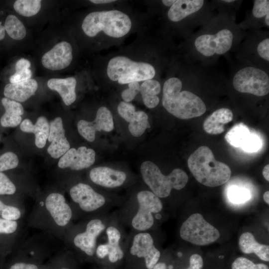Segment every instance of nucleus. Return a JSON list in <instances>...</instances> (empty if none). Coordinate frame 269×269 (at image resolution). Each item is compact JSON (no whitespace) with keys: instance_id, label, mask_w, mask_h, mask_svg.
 Returning <instances> with one entry per match:
<instances>
[{"instance_id":"obj_33","label":"nucleus","mask_w":269,"mask_h":269,"mask_svg":"<svg viewBox=\"0 0 269 269\" xmlns=\"http://www.w3.org/2000/svg\"><path fill=\"white\" fill-rule=\"evenodd\" d=\"M150 127L148 116L142 111H136L134 117L129 125L130 132L135 137L141 136L146 129Z\"/></svg>"},{"instance_id":"obj_27","label":"nucleus","mask_w":269,"mask_h":269,"mask_svg":"<svg viewBox=\"0 0 269 269\" xmlns=\"http://www.w3.org/2000/svg\"><path fill=\"white\" fill-rule=\"evenodd\" d=\"M1 103L5 109V113L0 120L1 126L13 128L20 124L21 116L24 113L22 105L18 102L5 97L2 99Z\"/></svg>"},{"instance_id":"obj_24","label":"nucleus","mask_w":269,"mask_h":269,"mask_svg":"<svg viewBox=\"0 0 269 269\" xmlns=\"http://www.w3.org/2000/svg\"><path fill=\"white\" fill-rule=\"evenodd\" d=\"M76 79L73 77L65 78H51L47 81L48 87L59 94L66 106H70L76 99Z\"/></svg>"},{"instance_id":"obj_39","label":"nucleus","mask_w":269,"mask_h":269,"mask_svg":"<svg viewBox=\"0 0 269 269\" xmlns=\"http://www.w3.org/2000/svg\"><path fill=\"white\" fill-rule=\"evenodd\" d=\"M19 160L15 153L8 151L0 156V172L13 169L18 164Z\"/></svg>"},{"instance_id":"obj_42","label":"nucleus","mask_w":269,"mask_h":269,"mask_svg":"<svg viewBox=\"0 0 269 269\" xmlns=\"http://www.w3.org/2000/svg\"><path fill=\"white\" fill-rule=\"evenodd\" d=\"M128 84V88L124 90L121 94L124 101L131 102L139 92L140 85L139 82H134Z\"/></svg>"},{"instance_id":"obj_44","label":"nucleus","mask_w":269,"mask_h":269,"mask_svg":"<svg viewBox=\"0 0 269 269\" xmlns=\"http://www.w3.org/2000/svg\"><path fill=\"white\" fill-rule=\"evenodd\" d=\"M19 224L17 221H12L0 218V234H13L18 231Z\"/></svg>"},{"instance_id":"obj_52","label":"nucleus","mask_w":269,"mask_h":269,"mask_svg":"<svg viewBox=\"0 0 269 269\" xmlns=\"http://www.w3.org/2000/svg\"><path fill=\"white\" fill-rule=\"evenodd\" d=\"M175 1L176 0H161V3L164 6L169 8Z\"/></svg>"},{"instance_id":"obj_14","label":"nucleus","mask_w":269,"mask_h":269,"mask_svg":"<svg viewBox=\"0 0 269 269\" xmlns=\"http://www.w3.org/2000/svg\"><path fill=\"white\" fill-rule=\"evenodd\" d=\"M156 74V69L152 64L144 61H134L125 56L113 57L107 67L108 78L121 85L152 79Z\"/></svg>"},{"instance_id":"obj_6","label":"nucleus","mask_w":269,"mask_h":269,"mask_svg":"<svg viewBox=\"0 0 269 269\" xmlns=\"http://www.w3.org/2000/svg\"><path fill=\"white\" fill-rule=\"evenodd\" d=\"M210 2L205 0H176L166 12L168 21L179 28L185 40L214 14Z\"/></svg>"},{"instance_id":"obj_50","label":"nucleus","mask_w":269,"mask_h":269,"mask_svg":"<svg viewBox=\"0 0 269 269\" xmlns=\"http://www.w3.org/2000/svg\"><path fill=\"white\" fill-rule=\"evenodd\" d=\"M90 1L95 4H107L116 1L115 0H90Z\"/></svg>"},{"instance_id":"obj_41","label":"nucleus","mask_w":269,"mask_h":269,"mask_svg":"<svg viewBox=\"0 0 269 269\" xmlns=\"http://www.w3.org/2000/svg\"><path fill=\"white\" fill-rule=\"evenodd\" d=\"M16 191L14 184L5 174L0 172V195H13Z\"/></svg>"},{"instance_id":"obj_34","label":"nucleus","mask_w":269,"mask_h":269,"mask_svg":"<svg viewBox=\"0 0 269 269\" xmlns=\"http://www.w3.org/2000/svg\"><path fill=\"white\" fill-rule=\"evenodd\" d=\"M242 0H222L210 1L215 10L218 13H225L236 18V12L239 9Z\"/></svg>"},{"instance_id":"obj_56","label":"nucleus","mask_w":269,"mask_h":269,"mask_svg":"<svg viewBox=\"0 0 269 269\" xmlns=\"http://www.w3.org/2000/svg\"></svg>"},{"instance_id":"obj_1","label":"nucleus","mask_w":269,"mask_h":269,"mask_svg":"<svg viewBox=\"0 0 269 269\" xmlns=\"http://www.w3.org/2000/svg\"><path fill=\"white\" fill-rule=\"evenodd\" d=\"M236 18L215 14L183 45V56L204 66H213L219 58L234 51L246 35Z\"/></svg>"},{"instance_id":"obj_18","label":"nucleus","mask_w":269,"mask_h":269,"mask_svg":"<svg viewBox=\"0 0 269 269\" xmlns=\"http://www.w3.org/2000/svg\"><path fill=\"white\" fill-rule=\"evenodd\" d=\"M96 153L92 148L84 146L70 148L60 158L58 166L60 168H70L79 171L87 168L95 161Z\"/></svg>"},{"instance_id":"obj_11","label":"nucleus","mask_w":269,"mask_h":269,"mask_svg":"<svg viewBox=\"0 0 269 269\" xmlns=\"http://www.w3.org/2000/svg\"><path fill=\"white\" fill-rule=\"evenodd\" d=\"M132 27L130 17L118 9L91 12L85 17L81 25L83 32L90 37L102 32L106 36L119 38L128 34Z\"/></svg>"},{"instance_id":"obj_4","label":"nucleus","mask_w":269,"mask_h":269,"mask_svg":"<svg viewBox=\"0 0 269 269\" xmlns=\"http://www.w3.org/2000/svg\"><path fill=\"white\" fill-rule=\"evenodd\" d=\"M74 213L64 196L52 192L34 206L29 218V224L60 238L73 224Z\"/></svg>"},{"instance_id":"obj_15","label":"nucleus","mask_w":269,"mask_h":269,"mask_svg":"<svg viewBox=\"0 0 269 269\" xmlns=\"http://www.w3.org/2000/svg\"><path fill=\"white\" fill-rule=\"evenodd\" d=\"M179 233L183 240L198 246L212 244L220 236L218 230L200 213L192 214L187 218L181 224Z\"/></svg>"},{"instance_id":"obj_36","label":"nucleus","mask_w":269,"mask_h":269,"mask_svg":"<svg viewBox=\"0 0 269 269\" xmlns=\"http://www.w3.org/2000/svg\"><path fill=\"white\" fill-rule=\"evenodd\" d=\"M162 86L160 82L154 79L143 81L140 87L141 95L157 96L160 94Z\"/></svg>"},{"instance_id":"obj_48","label":"nucleus","mask_w":269,"mask_h":269,"mask_svg":"<svg viewBox=\"0 0 269 269\" xmlns=\"http://www.w3.org/2000/svg\"><path fill=\"white\" fill-rule=\"evenodd\" d=\"M31 66V63L29 60L24 58H21L18 60L15 63V71L29 69Z\"/></svg>"},{"instance_id":"obj_30","label":"nucleus","mask_w":269,"mask_h":269,"mask_svg":"<svg viewBox=\"0 0 269 269\" xmlns=\"http://www.w3.org/2000/svg\"><path fill=\"white\" fill-rule=\"evenodd\" d=\"M44 256L31 251L25 254L22 253L18 260L12 264L8 269H40L43 264Z\"/></svg>"},{"instance_id":"obj_31","label":"nucleus","mask_w":269,"mask_h":269,"mask_svg":"<svg viewBox=\"0 0 269 269\" xmlns=\"http://www.w3.org/2000/svg\"><path fill=\"white\" fill-rule=\"evenodd\" d=\"M4 27L7 34L14 40H22L26 36V30L25 26L13 14H9L6 17Z\"/></svg>"},{"instance_id":"obj_16","label":"nucleus","mask_w":269,"mask_h":269,"mask_svg":"<svg viewBox=\"0 0 269 269\" xmlns=\"http://www.w3.org/2000/svg\"><path fill=\"white\" fill-rule=\"evenodd\" d=\"M114 126L111 112L107 107L102 106L98 109L93 121L81 120L78 122L77 129L82 137L88 141L92 142L95 139L97 132H109L113 130Z\"/></svg>"},{"instance_id":"obj_21","label":"nucleus","mask_w":269,"mask_h":269,"mask_svg":"<svg viewBox=\"0 0 269 269\" xmlns=\"http://www.w3.org/2000/svg\"><path fill=\"white\" fill-rule=\"evenodd\" d=\"M48 140L51 143L47 148V152L54 158L61 157L70 149V145L65 136L60 117H56L50 122Z\"/></svg>"},{"instance_id":"obj_38","label":"nucleus","mask_w":269,"mask_h":269,"mask_svg":"<svg viewBox=\"0 0 269 269\" xmlns=\"http://www.w3.org/2000/svg\"><path fill=\"white\" fill-rule=\"evenodd\" d=\"M0 212L1 218L12 221H17L22 217V212L17 207L7 205L0 200Z\"/></svg>"},{"instance_id":"obj_13","label":"nucleus","mask_w":269,"mask_h":269,"mask_svg":"<svg viewBox=\"0 0 269 269\" xmlns=\"http://www.w3.org/2000/svg\"><path fill=\"white\" fill-rule=\"evenodd\" d=\"M233 52L239 63L269 71V30L246 31L245 37Z\"/></svg>"},{"instance_id":"obj_10","label":"nucleus","mask_w":269,"mask_h":269,"mask_svg":"<svg viewBox=\"0 0 269 269\" xmlns=\"http://www.w3.org/2000/svg\"><path fill=\"white\" fill-rule=\"evenodd\" d=\"M187 164L194 178L206 186H221L231 178L230 168L217 161L212 150L206 146H201L195 150L189 157Z\"/></svg>"},{"instance_id":"obj_12","label":"nucleus","mask_w":269,"mask_h":269,"mask_svg":"<svg viewBox=\"0 0 269 269\" xmlns=\"http://www.w3.org/2000/svg\"><path fill=\"white\" fill-rule=\"evenodd\" d=\"M140 170L144 183L160 199L169 197L173 189L181 190L188 181V176L184 170L175 168L166 175L150 161L143 162Z\"/></svg>"},{"instance_id":"obj_8","label":"nucleus","mask_w":269,"mask_h":269,"mask_svg":"<svg viewBox=\"0 0 269 269\" xmlns=\"http://www.w3.org/2000/svg\"><path fill=\"white\" fill-rule=\"evenodd\" d=\"M69 195L74 220L108 214L114 208H119L123 203V201L111 199L82 182L70 188Z\"/></svg>"},{"instance_id":"obj_28","label":"nucleus","mask_w":269,"mask_h":269,"mask_svg":"<svg viewBox=\"0 0 269 269\" xmlns=\"http://www.w3.org/2000/svg\"><path fill=\"white\" fill-rule=\"evenodd\" d=\"M80 263L65 250L44 262L40 269H80Z\"/></svg>"},{"instance_id":"obj_47","label":"nucleus","mask_w":269,"mask_h":269,"mask_svg":"<svg viewBox=\"0 0 269 269\" xmlns=\"http://www.w3.org/2000/svg\"><path fill=\"white\" fill-rule=\"evenodd\" d=\"M141 96L144 104L148 108H154L159 103V98L158 96L142 95Z\"/></svg>"},{"instance_id":"obj_55","label":"nucleus","mask_w":269,"mask_h":269,"mask_svg":"<svg viewBox=\"0 0 269 269\" xmlns=\"http://www.w3.org/2000/svg\"><path fill=\"white\" fill-rule=\"evenodd\" d=\"M98 269H107L103 268H101V267H99V268Z\"/></svg>"},{"instance_id":"obj_37","label":"nucleus","mask_w":269,"mask_h":269,"mask_svg":"<svg viewBox=\"0 0 269 269\" xmlns=\"http://www.w3.org/2000/svg\"><path fill=\"white\" fill-rule=\"evenodd\" d=\"M228 196L231 201L234 203H242L248 200L251 195L246 188L238 186L231 187L228 192Z\"/></svg>"},{"instance_id":"obj_23","label":"nucleus","mask_w":269,"mask_h":269,"mask_svg":"<svg viewBox=\"0 0 269 269\" xmlns=\"http://www.w3.org/2000/svg\"><path fill=\"white\" fill-rule=\"evenodd\" d=\"M20 129L23 132L34 134L36 147L39 148L44 147L49 133V124L46 117H38L35 124H33L29 119H25L21 122Z\"/></svg>"},{"instance_id":"obj_35","label":"nucleus","mask_w":269,"mask_h":269,"mask_svg":"<svg viewBox=\"0 0 269 269\" xmlns=\"http://www.w3.org/2000/svg\"><path fill=\"white\" fill-rule=\"evenodd\" d=\"M231 269H269V268L265 264H255L246 258L240 257L233 262Z\"/></svg>"},{"instance_id":"obj_25","label":"nucleus","mask_w":269,"mask_h":269,"mask_svg":"<svg viewBox=\"0 0 269 269\" xmlns=\"http://www.w3.org/2000/svg\"><path fill=\"white\" fill-rule=\"evenodd\" d=\"M232 111L227 108H220L215 110L204 121L203 129L208 134H218L224 131V125L233 120Z\"/></svg>"},{"instance_id":"obj_20","label":"nucleus","mask_w":269,"mask_h":269,"mask_svg":"<svg viewBox=\"0 0 269 269\" xmlns=\"http://www.w3.org/2000/svg\"><path fill=\"white\" fill-rule=\"evenodd\" d=\"M127 177L125 172L107 166L94 167L89 172L90 179L93 183L109 189L122 186Z\"/></svg>"},{"instance_id":"obj_5","label":"nucleus","mask_w":269,"mask_h":269,"mask_svg":"<svg viewBox=\"0 0 269 269\" xmlns=\"http://www.w3.org/2000/svg\"><path fill=\"white\" fill-rule=\"evenodd\" d=\"M162 86V105L170 114L181 120L199 117L207 111L206 103L191 89L185 88L173 68Z\"/></svg>"},{"instance_id":"obj_54","label":"nucleus","mask_w":269,"mask_h":269,"mask_svg":"<svg viewBox=\"0 0 269 269\" xmlns=\"http://www.w3.org/2000/svg\"><path fill=\"white\" fill-rule=\"evenodd\" d=\"M263 199L265 202L267 204H269V191H267L264 193L263 194Z\"/></svg>"},{"instance_id":"obj_2","label":"nucleus","mask_w":269,"mask_h":269,"mask_svg":"<svg viewBox=\"0 0 269 269\" xmlns=\"http://www.w3.org/2000/svg\"><path fill=\"white\" fill-rule=\"evenodd\" d=\"M163 209L159 198L150 190L142 189L123 201L116 212L119 222L129 231L147 232L153 231Z\"/></svg>"},{"instance_id":"obj_17","label":"nucleus","mask_w":269,"mask_h":269,"mask_svg":"<svg viewBox=\"0 0 269 269\" xmlns=\"http://www.w3.org/2000/svg\"><path fill=\"white\" fill-rule=\"evenodd\" d=\"M73 60V48L67 41L56 44L45 53L41 58L43 66L50 70L57 71L68 67Z\"/></svg>"},{"instance_id":"obj_51","label":"nucleus","mask_w":269,"mask_h":269,"mask_svg":"<svg viewBox=\"0 0 269 269\" xmlns=\"http://www.w3.org/2000/svg\"><path fill=\"white\" fill-rule=\"evenodd\" d=\"M263 175L265 179L269 181V165H266L263 168Z\"/></svg>"},{"instance_id":"obj_49","label":"nucleus","mask_w":269,"mask_h":269,"mask_svg":"<svg viewBox=\"0 0 269 269\" xmlns=\"http://www.w3.org/2000/svg\"><path fill=\"white\" fill-rule=\"evenodd\" d=\"M173 268L174 267L172 265H168L165 262L161 261L160 259L153 269H173Z\"/></svg>"},{"instance_id":"obj_19","label":"nucleus","mask_w":269,"mask_h":269,"mask_svg":"<svg viewBox=\"0 0 269 269\" xmlns=\"http://www.w3.org/2000/svg\"><path fill=\"white\" fill-rule=\"evenodd\" d=\"M245 31L263 30L269 28V0H254L252 9L245 19L238 24Z\"/></svg>"},{"instance_id":"obj_22","label":"nucleus","mask_w":269,"mask_h":269,"mask_svg":"<svg viewBox=\"0 0 269 269\" xmlns=\"http://www.w3.org/2000/svg\"><path fill=\"white\" fill-rule=\"evenodd\" d=\"M38 84L33 79L6 84L3 91L5 98L18 102H23L34 95L37 90Z\"/></svg>"},{"instance_id":"obj_40","label":"nucleus","mask_w":269,"mask_h":269,"mask_svg":"<svg viewBox=\"0 0 269 269\" xmlns=\"http://www.w3.org/2000/svg\"><path fill=\"white\" fill-rule=\"evenodd\" d=\"M118 112L122 118L130 123L134 117L136 110L134 106L132 103L122 101L118 106Z\"/></svg>"},{"instance_id":"obj_43","label":"nucleus","mask_w":269,"mask_h":269,"mask_svg":"<svg viewBox=\"0 0 269 269\" xmlns=\"http://www.w3.org/2000/svg\"><path fill=\"white\" fill-rule=\"evenodd\" d=\"M262 145V142L259 136L252 133L247 142L241 147L245 151L255 152L258 151Z\"/></svg>"},{"instance_id":"obj_45","label":"nucleus","mask_w":269,"mask_h":269,"mask_svg":"<svg viewBox=\"0 0 269 269\" xmlns=\"http://www.w3.org/2000/svg\"><path fill=\"white\" fill-rule=\"evenodd\" d=\"M32 75V73L30 69L15 71V72L9 78L10 83H14L28 80L31 79Z\"/></svg>"},{"instance_id":"obj_3","label":"nucleus","mask_w":269,"mask_h":269,"mask_svg":"<svg viewBox=\"0 0 269 269\" xmlns=\"http://www.w3.org/2000/svg\"><path fill=\"white\" fill-rule=\"evenodd\" d=\"M113 215L114 211L106 215L81 220L76 224L73 223L63 238L66 250L80 263H94L100 238Z\"/></svg>"},{"instance_id":"obj_26","label":"nucleus","mask_w":269,"mask_h":269,"mask_svg":"<svg viewBox=\"0 0 269 269\" xmlns=\"http://www.w3.org/2000/svg\"><path fill=\"white\" fill-rule=\"evenodd\" d=\"M239 247L241 251L244 254H255L261 260L269 261V245L260 244L250 232H245L240 236Z\"/></svg>"},{"instance_id":"obj_32","label":"nucleus","mask_w":269,"mask_h":269,"mask_svg":"<svg viewBox=\"0 0 269 269\" xmlns=\"http://www.w3.org/2000/svg\"><path fill=\"white\" fill-rule=\"evenodd\" d=\"M14 10L19 15L30 17L37 14L41 7L40 0H17L13 5Z\"/></svg>"},{"instance_id":"obj_9","label":"nucleus","mask_w":269,"mask_h":269,"mask_svg":"<svg viewBox=\"0 0 269 269\" xmlns=\"http://www.w3.org/2000/svg\"><path fill=\"white\" fill-rule=\"evenodd\" d=\"M128 232L119 222L116 211L100 238L97 246L94 262L99 267L118 269L125 255V243Z\"/></svg>"},{"instance_id":"obj_29","label":"nucleus","mask_w":269,"mask_h":269,"mask_svg":"<svg viewBox=\"0 0 269 269\" xmlns=\"http://www.w3.org/2000/svg\"><path fill=\"white\" fill-rule=\"evenodd\" d=\"M252 133L248 127L243 123L232 127L226 134L225 138L232 146L242 147L249 139Z\"/></svg>"},{"instance_id":"obj_53","label":"nucleus","mask_w":269,"mask_h":269,"mask_svg":"<svg viewBox=\"0 0 269 269\" xmlns=\"http://www.w3.org/2000/svg\"><path fill=\"white\" fill-rule=\"evenodd\" d=\"M5 29L4 26L0 23V41L2 40L5 36Z\"/></svg>"},{"instance_id":"obj_46","label":"nucleus","mask_w":269,"mask_h":269,"mask_svg":"<svg viewBox=\"0 0 269 269\" xmlns=\"http://www.w3.org/2000/svg\"><path fill=\"white\" fill-rule=\"evenodd\" d=\"M204 261L202 257L199 254H194L189 258V266L185 269H202Z\"/></svg>"},{"instance_id":"obj_7","label":"nucleus","mask_w":269,"mask_h":269,"mask_svg":"<svg viewBox=\"0 0 269 269\" xmlns=\"http://www.w3.org/2000/svg\"><path fill=\"white\" fill-rule=\"evenodd\" d=\"M123 261L118 269H153L161 257L153 231H129Z\"/></svg>"}]
</instances>
